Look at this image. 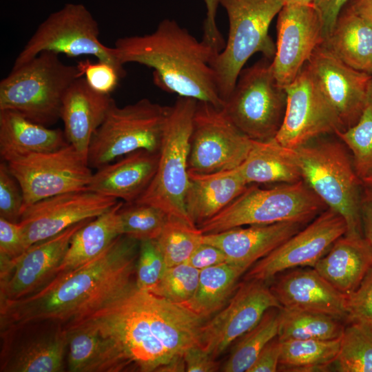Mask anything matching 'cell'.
Masks as SVG:
<instances>
[{"mask_svg": "<svg viewBox=\"0 0 372 372\" xmlns=\"http://www.w3.org/2000/svg\"><path fill=\"white\" fill-rule=\"evenodd\" d=\"M81 319L110 336L128 369L141 372H159L189 348L200 346L205 322L185 305L140 290L136 285Z\"/></svg>", "mask_w": 372, "mask_h": 372, "instance_id": "obj_1", "label": "cell"}, {"mask_svg": "<svg viewBox=\"0 0 372 372\" xmlns=\"http://www.w3.org/2000/svg\"><path fill=\"white\" fill-rule=\"evenodd\" d=\"M139 244L121 235L99 256L37 292L0 302L1 329L42 320L65 327L103 307L135 285Z\"/></svg>", "mask_w": 372, "mask_h": 372, "instance_id": "obj_2", "label": "cell"}, {"mask_svg": "<svg viewBox=\"0 0 372 372\" xmlns=\"http://www.w3.org/2000/svg\"><path fill=\"white\" fill-rule=\"evenodd\" d=\"M113 48L123 65L153 69V81L161 90L223 107L212 68L218 53L176 21L163 19L150 34L119 38Z\"/></svg>", "mask_w": 372, "mask_h": 372, "instance_id": "obj_3", "label": "cell"}, {"mask_svg": "<svg viewBox=\"0 0 372 372\" xmlns=\"http://www.w3.org/2000/svg\"><path fill=\"white\" fill-rule=\"evenodd\" d=\"M76 66L59 54L42 52L0 82V110L15 111L36 123L50 126L61 118L64 94L79 78Z\"/></svg>", "mask_w": 372, "mask_h": 372, "instance_id": "obj_4", "label": "cell"}, {"mask_svg": "<svg viewBox=\"0 0 372 372\" xmlns=\"http://www.w3.org/2000/svg\"><path fill=\"white\" fill-rule=\"evenodd\" d=\"M343 146L324 141L295 150L302 180L328 208L343 217L344 235L362 237L361 179Z\"/></svg>", "mask_w": 372, "mask_h": 372, "instance_id": "obj_5", "label": "cell"}, {"mask_svg": "<svg viewBox=\"0 0 372 372\" xmlns=\"http://www.w3.org/2000/svg\"><path fill=\"white\" fill-rule=\"evenodd\" d=\"M325 207L303 180L267 189L251 184L222 211L197 227L207 234L244 225L282 222L304 225Z\"/></svg>", "mask_w": 372, "mask_h": 372, "instance_id": "obj_6", "label": "cell"}, {"mask_svg": "<svg viewBox=\"0 0 372 372\" xmlns=\"http://www.w3.org/2000/svg\"><path fill=\"white\" fill-rule=\"evenodd\" d=\"M226 10L229 33L223 50L215 57L214 69L219 94L225 102L232 92L248 59L255 53L273 59L276 44L269 34L282 0H218Z\"/></svg>", "mask_w": 372, "mask_h": 372, "instance_id": "obj_7", "label": "cell"}, {"mask_svg": "<svg viewBox=\"0 0 372 372\" xmlns=\"http://www.w3.org/2000/svg\"><path fill=\"white\" fill-rule=\"evenodd\" d=\"M196 103L194 99L178 96L169 106L156 172L148 187L134 201L154 205L169 216L194 226L186 212L185 198L189 183L188 161Z\"/></svg>", "mask_w": 372, "mask_h": 372, "instance_id": "obj_8", "label": "cell"}, {"mask_svg": "<svg viewBox=\"0 0 372 372\" xmlns=\"http://www.w3.org/2000/svg\"><path fill=\"white\" fill-rule=\"evenodd\" d=\"M169 106L148 99L119 107L114 100L91 140L87 161L98 169L131 152H159Z\"/></svg>", "mask_w": 372, "mask_h": 372, "instance_id": "obj_9", "label": "cell"}, {"mask_svg": "<svg viewBox=\"0 0 372 372\" xmlns=\"http://www.w3.org/2000/svg\"><path fill=\"white\" fill-rule=\"evenodd\" d=\"M271 63L263 56L243 68L223 107L234 124L254 141L273 138L285 112V88L278 83Z\"/></svg>", "mask_w": 372, "mask_h": 372, "instance_id": "obj_10", "label": "cell"}, {"mask_svg": "<svg viewBox=\"0 0 372 372\" xmlns=\"http://www.w3.org/2000/svg\"><path fill=\"white\" fill-rule=\"evenodd\" d=\"M99 37V24L87 8L81 3H66L39 25L17 56L12 69L49 51L69 57L92 55L125 74L114 48L103 44Z\"/></svg>", "mask_w": 372, "mask_h": 372, "instance_id": "obj_11", "label": "cell"}, {"mask_svg": "<svg viewBox=\"0 0 372 372\" xmlns=\"http://www.w3.org/2000/svg\"><path fill=\"white\" fill-rule=\"evenodd\" d=\"M6 162L21 187L22 210L44 198L86 189L93 174L87 158L69 143L54 151L17 156Z\"/></svg>", "mask_w": 372, "mask_h": 372, "instance_id": "obj_12", "label": "cell"}, {"mask_svg": "<svg viewBox=\"0 0 372 372\" xmlns=\"http://www.w3.org/2000/svg\"><path fill=\"white\" fill-rule=\"evenodd\" d=\"M253 140L230 120L224 110L198 101L193 116L188 171L208 174L238 167Z\"/></svg>", "mask_w": 372, "mask_h": 372, "instance_id": "obj_13", "label": "cell"}, {"mask_svg": "<svg viewBox=\"0 0 372 372\" xmlns=\"http://www.w3.org/2000/svg\"><path fill=\"white\" fill-rule=\"evenodd\" d=\"M1 372H61L67 367L61 323L33 321L1 329Z\"/></svg>", "mask_w": 372, "mask_h": 372, "instance_id": "obj_14", "label": "cell"}, {"mask_svg": "<svg viewBox=\"0 0 372 372\" xmlns=\"http://www.w3.org/2000/svg\"><path fill=\"white\" fill-rule=\"evenodd\" d=\"M346 232L343 217L328 208L306 227L254 263L246 271L244 280L265 282L286 270L299 267L313 268Z\"/></svg>", "mask_w": 372, "mask_h": 372, "instance_id": "obj_15", "label": "cell"}, {"mask_svg": "<svg viewBox=\"0 0 372 372\" xmlns=\"http://www.w3.org/2000/svg\"><path fill=\"white\" fill-rule=\"evenodd\" d=\"M273 307L282 308L265 282L244 280L225 306L202 324L200 347L216 359Z\"/></svg>", "mask_w": 372, "mask_h": 372, "instance_id": "obj_16", "label": "cell"}, {"mask_svg": "<svg viewBox=\"0 0 372 372\" xmlns=\"http://www.w3.org/2000/svg\"><path fill=\"white\" fill-rule=\"evenodd\" d=\"M287 104L281 126L273 138L293 149L326 134L343 130L342 123L305 65L285 87Z\"/></svg>", "mask_w": 372, "mask_h": 372, "instance_id": "obj_17", "label": "cell"}, {"mask_svg": "<svg viewBox=\"0 0 372 372\" xmlns=\"http://www.w3.org/2000/svg\"><path fill=\"white\" fill-rule=\"evenodd\" d=\"M91 220L79 222L32 245L17 258L0 256V302L26 297L50 282L56 276L73 235Z\"/></svg>", "mask_w": 372, "mask_h": 372, "instance_id": "obj_18", "label": "cell"}, {"mask_svg": "<svg viewBox=\"0 0 372 372\" xmlns=\"http://www.w3.org/2000/svg\"><path fill=\"white\" fill-rule=\"evenodd\" d=\"M118 202L115 198L85 189L57 194L27 206L19 223L27 249L73 225L99 216Z\"/></svg>", "mask_w": 372, "mask_h": 372, "instance_id": "obj_19", "label": "cell"}, {"mask_svg": "<svg viewBox=\"0 0 372 372\" xmlns=\"http://www.w3.org/2000/svg\"><path fill=\"white\" fill-rule=\"evenodd\" d=\"M271 68L283 87L296 78L315 49L324 42L320 14L313 2L283 6L277 19Z\"/></svg>", "mask_w": 372, "mask_h": 372, "instance_id": "obj_20", "label": "cell"}, {"mask_svg": "<svg viewBox=\"0 0 372 372\" xmlns=\"http://www.w3.org/2000/svg\"><path fill=\"white\" fill-rule=\"evenodd\" d=\"M343 127L357 123L368 105L372 76L348 65L322 43L304 65Z\"/></svg>", "mask_w": 372, "mask_h": 372, "instance_id": "obj_21", "label": "cell"}, {"mask_svg": "<svg viewBox=\"0 0 372 372\" xmlns=\"http://www.w3.org/2000/svg\"><path fill=\"white\" fill-rule=\"evenodd\" d=\"M270 289L282 308L346 320V296L313 268L289 271L278 276Z\"/></svg>", "mask_w": 372, "mask_h": 372, "instance_id": "obj_22", "label": "cell"}, {"mask_svg": "<svg viewBox=\"0 0 372 372\" xmlns=\"http://www.w3.org/2000/svg\"><path fill=\"white\" fill-rule=\"evenodd\" d=\"M303 224L282 222L234 227L221 232L203 234V242L223 251L227 262L249 269L279 245L298 232Z\"/></svg>", "mask_w": 372, "mask_h": 372, "instance_id": "obj_23", "label": "cell"}, {"mask_svg": "<svg viewBox=\"0 0 372 372\" xmlns=\"http://www.w3.org/2000/svg\"><path fill=\"white\" fill-rule=\"evenodd\" d=\"M113 99L94 90L83 76L66 90L61 109L67 142L87 158L91 140L104 121Z\"/></svg>", "mask_w": 372, "mask_h": 372, "instance_id": "obj_24", "label": "cell"}, {"mask_svg": "<svg viewBox=\"0 0 372 372\" xmlns=\"http://www.w3.org/2000/svg\"><path fill=\"white\" fill-rule=\"evenodd\" d=\"M159 152L139 149L93 173L86 189L125 203L136 201L146 190L157 169Z\"/></svg>", "mask_w": 372, "mask_h": 372, "instance_id": "obj_25", "label": "cell"}, {"mask_svg": "<svg viewBox=\"0 0 372 372\" xmlns=\"http://www.w3.org/2000/svg\"><path fill=\"white\" fill-rule=\"evenodd\" d=\"M67 331V369L70 372H119L127 364L114 340L94 323L80 319L64 327Z\"/></svg>", "mask_w": 372, "mask_h": 372, "instance_id": "obj_26", "label": "cell"}, {"mask_svg": "<svg viewBox=\"0 0 372 372\" xmlns=\"http://www.w3.org/2000/svg\"><path fill=\"white\" fill-rule=\"evenodd\" d=\"M188 174L185 206L196 227L222 211L249 185L238 167L208 174L188 171Z\"/></svg>", "mask_w": 372, "mask_h": 372, "instance_id": "obj_27", "label": "cell"}, {"mask_svg": "<svg viewBox=\"0 0 372 372\" xmlns=\"http://www.w3.org/2000/svg\"><path fill=\"white\" fill-rule=\"evenodd\" d=\"M372 267V249L362 237L342 236L313 267L347 295L357 289Z\"/></svg>", "mask_w": 372, "mask_h": 372, "instance_id": "obj_28", "label": "cell"}, {"mask_svg": "<svg viewBox=\"0 0 372 372\" xmlns=\"http://www.w3.org/2000/svg\"><path fill=\"white\" fill-rule=\"evenodd\" d=\"M68 144L63 130L32 122L15 111L0 110V155L3 161L54 151Z\"/></svg>", "mask_w": 372, "mask_h": 372, "instance_id": "obj_29", "label": "cell"}, {"mask_svg": "<svg viewBox=\"0 0 372 372\" xmlns=\"http://www.w3.org/2000/svg\"><path fill=\"white\" fill-rule=\"evenodd\" d=\"M238 168L247 185L302 180L296 150L280 145L274 138L253 140L247 156Z\"/></svg>", "mask_w": 372, "mask_h": 372, "instance_id": "obj_30", "label": "cell"}, {"mask_svg": "<svg viewBox=\"0 0 372 372\" xmlns=\"http://www.w3.org/2000/svg\"><path fill=\"white\" fill-rule=\"evenodd\" d=\"M323 43L348 65L369 73L372 68V23L355 12L349 2L342 9Z\"/></svg>", "mask_w": 372, "mask_h": 372, "instance_id": "obj_31", "label": "cell"}, {"mask_svg": "<svg viewBox=\"0 0 372 372\" xmlns=\"http://www.w3.org/2000/svg\"><path fill=\"white\" fill-rule=\"evenodd\" d=\"M123 203L118 202L76 231L55 277L96 258L122 235L118 210Z\"/></svg>", "mask_w": 372, "mask_h": 372, "instance_id": "obj_32", "label": "cell"}, {"mask_svg": "<svg viewBox=\"0 0 372 372\" xmlns=\"http://www.w3.org/2000/svg\"><path fill=\"white\" fill-rule=\"evenodd\" d=\"M247 270L228 262L200 270L194 295L183 305L204 320L216 314L228 302Z\"/></svg>", "mask_w": 372, "mask_h": 372, "instance_id": "obj_33", "label": "cell"}, {"mask_svg": "<svg viewBox=\"0 0 372 372\" xmlns=\"http://www.w3.org/2000/svg\"><path fill=\"white\" fill-rule=\"evenodd\" d=\"M340 339L282 341L279 365L290 371H326L337 358Z\"/></svg>", "mask_w": 372, "mask_h": 372, "instance_id": "obj_34", "label": "cell"}, {"mask_svg": "<svg viewBox=\"0 0 372 372\" xmlns=\"http://www.w3.org/2000/svg\"><path fill=\"white\" fill-rule=\"evenodd\" d=\"M280 309L273 307L268 309L255 327L238 339L222 371H249L264 347L278 336Z\"/></svg>", "mask_w": 372, "mask_h": 372, "instance_id": "obj_35", "label": "cell"}, {"mask_svg": "<svg viewBox=\"0 0 372 372\" xmlns=\"http://www.w3.org/2000/svg\"><path fill=\"white\" fill-rule=\"evenodd\" d=\"M344 327L339 320L324 313L280 309L278 337L288 340H334L340 338Z\"/></svg>", "mask_w": 372, "mask_h": 372, "instance_id": "obj_36", "label": "cell"}, {"mask_svg": "<svg viewBox=\"0 0 372 372\" xmlns=\"http://www.w3.org/2000/svg\"><path fill=\"white\" fill-rule=\"evenodd\" d=\"M334 363L340 372H372V329L354 322L344 327Z\"/></svg>", "mask_w": 372, "mask_h": 372, "instance_id": "obj_37", "label": "cell"}, {"mask_svg": "<svg viewBox=\"0 0 372 372\" xmlns=\"http://www.w3.org/2000/svg\"><path fill=\"white\" fill-rule=\"evenodd\" d=\"M203 234L196 227L183 220L169 216L156 240L167 267L187 262L203 242Z\"/></svg>", "mask_w": 372, "mask_h": 372, "instance_id": "obj_38", "label": "cell"}, {"mask_svg": "<svg viewBox=\"0 0 372 372\" xmlns=\"http://www.w3.org/2000/svg\"><path fill=\"white\" fill-rule=\"evenodd\" d=\"M122 235L136 240H157L169 216L154 205L123 203L118 210Z\"/></svg>", "mask_w": 372, "mask_h": 372, "instance_id": "obj_39", "label": "cell"}, {"mask_svg": "<svg viewBox=\"0 0 372 372\" xmlns=\"http://www.w3.org/2000/svg\"><path fill=\"white\" fill-rule=\"evenodd\" d=\"M335 134L351 152L358 177L362 179L372 173V105L368 103L356 124Z\"/></svg>", "mask_w": 372, "mask_h": 372, "instance_id": "obj_40", "label": "cell"}, {"mask_svg": "<svg viewBox=\"0 0 372 372\" xmlns=\"http://www.w3.org/2000/svg\"><path fill=\"white\" fill-rule=\"evenodd\" d=\"M200 271L187 262L167 267L152 293L174 303L184 304L194 295Z\"/></svg>", "mask_w": 372, "mask_h": 372, "instance_id": "obj_41", "label": "cell"}, {"mask_svg": "<svg viewBox=\"0 0 372 372\" xmlns=\"http://www.w3.org/2000/svg\"><path fill=\"white\" fill-rule=\"evenodd\" d=\"M163 255L156 240L140 241L135 285L137 289L153 292L167 269Z\"/></svg>", "mask_w": 372, "mask_h": 372, "instance_id": "obj_42", "label": "cell"}, {"mask_svg": "<svg viewBox=\"0 0 372 372\" xmlns=\"http://www.w3.org/2000/svg\"><path fill=\"white\" fill-rule=\"evenodd\" d=\"M23 205L21 187L8 164L0 163V218L19 223Z\"/></svg>", "mask_w": 372, "mask_h": 372, "instance_id": "obj_43", "label": "cell"}, {"mask_svg": "<svg viewBox=\"0 0 372 372\" xmlns=\"http://www.w3.org/2000/svg\"><path fill=\"white\" fill-rule=\"evenodd\" d=\"M346 296V320L372 329V267L353 292Z\"/></svg>", "mask_w": 372, "mask_h": 372, "instance_id": "obj_44", "label": "cell"}, {"mask_svg": "<svg viewBox=\"0 0 372 372\" xmlns=\"http://www.w3.org/2000/svg\"><path fill=\"white\" fill-rule=\"evenodd\" d=\"M79 76H85L87 84L97 92L110 94L117 87L119 80L125 74L114 65L98 60L81 61L76 65Z\"/></svg>", "mask_w": 372, "mask_h": 372, "instance_id": "obj_45", "label": "cell"}, {"mask_svg": "<svg viewBox=\"0 0 372 372\" xmlns=\"http://www.w3.org/2000/svg\"><path fill=\"white\" fill-rule=\"evenodd\" d=\"M27 249L19 223L0 218V256L12 259Z\"/></svg>", "mask_w": 372, "mask_h": 372, "instance_id": "obj_46", "label": "cell"}, {"mask_svg": "<svg viewBox=\"0 0 372 372\" xmlns=\"http://www.w3.org/2000/svg\"><path fill=\"white\" fill-rule=\"evenodd\" d=\"M206 6V18L203 23V41L219 53L225 47V42L216 22L218 0H204Z\"/></svg>", "mask_w": 372, "mask_h": 372, "instance_id": "obj_47", "label": "cell"}, {"mask_svg": "<svg viewBox=\"0 0 372 372\" xmlns=\"http://www.w3.org/2000/svg\"><path fill=\"white\" fill-rule=\"evenodd\" d=\"M281 341L276 336L262 349L248 372H276L280 363Z\"/></svg>", "mask_w": 372, "mask_h": 372, "instance_id": "obj_48", "label": "cell"}, {"mask_svg": "<svg viewBox=\"0 0 372 372\" xmlns=\"http://www.w3.org/2000/svg\"><path fill=\"white\" fill-rule=\"evenodd\" d=\"M183 358L187 372H214L218 370L216 358L200 346L187 349Z\"/></svg>", "mask_w": 372, "mask_h": 372, "instance_id": "obj_49", "label": "cell"}, {"mask_svg": "<svg viewBox=\"0 0 372 372\" xmlns=\"http://www.w3.org/2000/svg\"><path fill=\"white\" fill-rule=\"evenodd\" d=\"M187 262L192 267L202 270L227 262L222 250L214 245L202 242Z\"/></svg>", "mask_w": 372, "mask_h": 372, "instance_id": "obj_50", "label": "cell"}, {"mask_svg": "<svg viewBox=\"0 0 372 372\" xmlns=\"http://www.w3.org/2000/svg\"><path fill=\"white\" fill-rule=\"evenodd\" d=\"M350 0H313L322 22L324 40L329 35L342 9Z\"/></svg>", "mask_w": 372, "mask_h": 372, "instance_id": "obj_51", "label": "cell"}, {"mask_svg": "<svg viewBox=\"0 0 372 372\" xmlns=\"http://www.w3.org/2000/svg\"><path fill=\"white\" fill-rule=\"evenodd\" d=\"M361 219L362 236L372 249V200L362 202Z\"/></svg>", "mask_w": 372, "mask_h": 372, "instance_id": "obj_52", "label": "cell"}, {"mask_svg": "<svg viewBox=\"0 0 372 372\" xmlns=\"http://www.w3.org/2000/svg\"><path fill=\"white\" fill-rule=\"evenodd\" d=\"M349 2L355 12L372 23V0H350Z\"/></svg>", "mask_w": 372, "mask_h": 372, "instance_id": "obj_53", "label": "cell"}, {"mask_svg": "<svg viewBox=\"0 0 372 372\" xmlns=\"http://www.w3.org/2000/svg\"><path fill=\"white\" fill-rule=\"evenodd\" d=\"M186 371V364L183 356L176 358L163 366L159 372H183Z\"/></svg>", "mask_w": 372, "mask_h": 372, "instance_id": "obj_54", "label": "cell"}, {"mask_svg": "<svg viewBox=\"0 0 372 372\" xmlns=\"http://www.w3.org/2000/svg\"><path fill=\"white\" fill-rule=\"evenodd\" d=\"M362 202L372 200V173L361 179Z\"/></svg>", "mask_w": 372, "mask_h": 372, "instance_id": "obj_55", "label": "cell"}, {"mask_svg": "<svg viewBox=\"0 0 372 372\" xmlns=\"http://www.w3.org/2000/svg\"><path fill=\"white\" fill-rule=\"evenodd\" d=\"M284 5L291 3H311L313 0H282Z\"/></svg>", "mask_w": 372, "mask_h": 372, "instance_id": "obj_56", "label": "cell"}, {"mask_svg": "<svg viewBox=\"0 0 372 372\" xmlns=\"http://www.w3.org/2000/svg\"><path fill=\"white\" fill-rule=\"evenodd\" d=\"M368 102L372 105V79L370 81L368 94Z\"/></svg>", "mask_w": 372, "mask_h": 372, "instance_id": "obj_57", "label": "cell"}, {"mask_svg": "<svg viewBox=\"0 0 372 372\" xmlns=\"http://www.w3.org/2000/svg\"><path fill=\"white\" fill-rule=\"evenodd\" d=\"M369 74L372 76V68H371V70L369 71Z\"/></svg>", "mask_w": 372, "mask_h": 372, "instance_id": "obj_58", "label": "cell"}]
</instances>
